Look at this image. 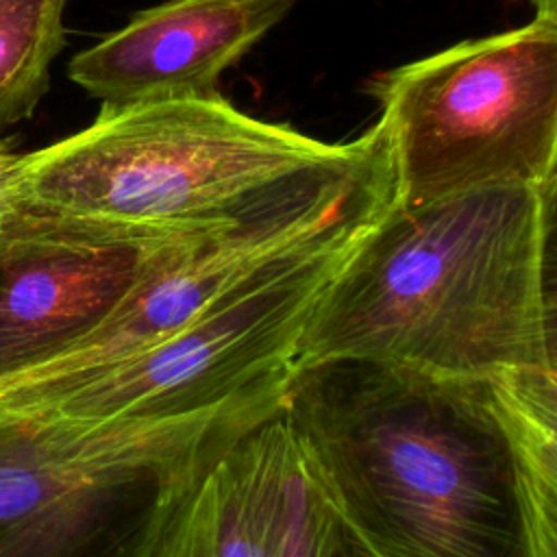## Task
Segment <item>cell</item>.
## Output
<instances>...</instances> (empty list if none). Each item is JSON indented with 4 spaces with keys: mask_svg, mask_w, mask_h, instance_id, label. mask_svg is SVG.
<instances>
[{
    "mask_svg": "<svg viewBox=\"0 0 557 557\" xmlns=\"http://www.w3.org/2000/svg\"><path fill=\"white\" fill-rule=\"evenodd\" d=\"M294 440L368 557H557V374L294 370Z\"/></svg>",
    "mask_w": 557,
    "mask_h": 557,
    "instance_id": "obj_1",
    "label": "cell"
},
{
    "mask_svg": "<svg viewBox=\"0 0 557 557\" xmlns=\"http://www.w3.org/2000/svg\"><path fill=\"white\" fill-rule=\"evenodd\" d=\"M555 185L496 183L396 200L320 298L296 350L433 374H557Z\"/></svg>",
    "mask_w": 557,
    "mask_h": 557,
    "instance_id": "obj_2",
    "label": "cell"
},
{
    "mask_svg": "<svg viewBox=\"0 0 557 557\" xmlns=\"http://www.w3.org/2000/svg\"><path fill=\"white\" fill-rule=\"evenodd\" d=\"M389 178L379 122L329 144L246 115L218 91L102 107L87 128L17 154L20 202L159 237L239 228Z\"/></svg>",
    "mask_w": 557,
    "mask_h": 557,
    "instance_id": "obj_3",
    "label": "cell"
},
{
    "mask_svg": "<svg viewBox=\"0 0 557 557\" xmlns=\"http://www.w3.org/2000/svg\"><path fill=\"white\" fill-rule=\"evenodd\" d=\"M281 403L159 422L0 407V557H150L198 472Z\"/></svg>",
    "mask_w": 557,
    "mask_h": 557,
    "instance_id": "obj_4",
    "label": "cell"
},
{
    "mask_svg": "<svg viewBox=\"0 0 557 557\" xmlns=\"http://www.w3.org/2000/svg\"><path fill=\"white\" fill-rule=\"evenodd\" d=\"M387 207L276 259L157 344L83 374L2 392L0 407H37L76 422H159L283 398L320 298Z\"/></svg>",
    "mask_w": 557,
    "mask_h": 557,
    "instance_id": "obj_5",
    "label": "cell"
},
{
    "mask_svg": "<svg viewBox=\"0 0 557 557\" xmlns=\"http://www.w3.org/2000/svg\"><path fill=\"white\" fill-rule=\"evenodd\" d=\"M398 205L463 189L555 185L557 22L468 39L379 74Z\"/></svg>",
    "mask_w": 557,
    "mask_h": 557,
    "instance_id": "obj_6",
    "label": "cell"
},
{
    "mask_svg": "<svg viewBox=\"0 0 557 557\" xmlns=\"http://www.w3.org/2000/svg\"><path fill=\"white\" fill-rule=\"evenodd\" d=\"M185 239L124 233L20 202L0 224V385L89 335Z\"/></svg>",
    "mask_w": 557,
    "mask_h": 557,
    "instance_id": "obj_7",
    "label": "cell"
},
{
    "mask_svg": "<svg viewBox=\"0 0 557 557\" xmlns=\"http://www.w3.org/2000/svg\"><path fill=\"white\" fill-rule=\"evenodd\" d=\"M394 198L392 178L333 202L178 242L102 324L63 355L2 383L0 394L126 359L191 322L265 265Z\"/></svg>",
    "mask_w": 557,
    "mask_h": 557,
    "instance_id": "obj_8",
    "label": "cell"
},
{
    "mask_svg": "<svg viewBox=\"0 0 557 557\" xmlns=\"http://www.w3.org/2000/svg\"><path fill=\"white\" fill-rule=\"evenodd\" d=\"M337 533L281 405L198 472L150 557H331Z\"/></svg>",
    "mask_w": 557,
    "mask_h": 557,
    "instance_id": "obj_9",
    "label": "cell"
},
{
    "mask_svg": "<svg viewBox=\"0 0 557 557\" xmlns=\"http://www.w3.org/2000/svg\"><path fill=\"white\" fill-rule=\"evenodd\" d=\"M287 9V0H168L78 52L67 74L109 109L209 96Z\"/></svg>",
    "mask_w": 557,
    "mask_h": 557,
    "instance_id": "obj_10",
    "label": "cell"
},
{
    "mask_svg": "<svg viewBox=\"0 0 557 557\" xmlns=\"http://www.w3.org/2000/svg\"><path fill=\"white\" fill-rule=\"evenodd\" d=\"M67 0H0V131L33 115L63 48Z\"/></svg>",
    "mask_w": 557,
    "mask_h": 557,
    "instance_id": "obj_11",
    "label": "cell"
},
{
    "mask_svg": "<svg viewBox=\"0 0 557 557\" xmlns=\"http://www.w3.org/2000/svg\"><path fill=\"white\" fill-rule=\"evenodd\" d=\"M331 557H368L348 535L346 531L339 527V533H337V540H335V546H333V553Z\"/></svg>",
    "mask_w": 557,
    "mask_h": 557,
    "instance_id": "obj_12",
    "label": "cell"
},
{
    "mask_svg": "<svg viewBox=\"0 0 557 557\" xmlns=\"http://www.w3.org/2000/svg\"><path fill=\"white\" fill-rule=\"evenodd\" d=\"M535 7V17L546 22H557V0H531Z\"/></svg>",
    "mask_w": 557,
    "mask_h": 557,
    "instance_id": "obj_13",
    "label": "cell"
},
{
    "mask_svg": "<svg viewBox=\"0 0 557 557\" xmlns=\"http://www.w3.org/2000/svg\"><path fill=\"white\" fill-rule=\"evenodd\" d=\"M0 224H2V220H0Z\"/></svg>",
    "mask_w": 557,
    "mask_h": 557,
    "instance_id": "obj_14",
    "label": "cell"
}]
</instances>
